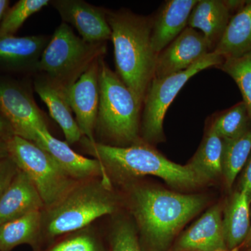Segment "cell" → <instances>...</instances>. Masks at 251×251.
Listing matches in <instances>:
<instances>
[{"label":"cell","instance_id":"obj_18","mask_svg":"<svg viewBox=\"0 0 251 251\" xmlns=\"http://www.w3.org/2000/svg\"><path fill=\"white\" fill-rule=\"evenodd\" d=\"M226 0H199L188 19V27L201 31L214 52L230 20Z\"/></svg>","mask_w":251,"mask_h":251},{"label":"cell","instance_id":"obj_23","mask_svg":"<svg viewBox=\"0 0 251 251\" xmlns=\"http://www.w3.org/2000/svg\"><path fill=\"white\" fill-rule=\"evenodd\" d=\"M223 150L224 140L210 126L197 152L188 164L202 182L222 174Z\"/></svg>","mask_w":251,"mask_h":251},{"label":"cell","instance_id":"obj_30","mask_svg":"<svg viewBox=\"0 0 251 251\" xmlns=\"http://www.w3.org/2000/svg\"><path fill=\"white\" fill-rule=\"evenodd\" d=\"M18 171L17 166L9 156L0 158V199L12 182Z\"/></svg>","mask_w":251,"mask_h":251},{"label":"cell","instance_id":"obj_35","mask_svg":"<svg viewBox=\"0 0 251 251\" xmlns=\"http://www.w3.org/2000/svg\"><path fill=\"white\" fill-rule=\"evenodd\" d=\"M244 244H245L246 247H251V220L250 229H249V234H248L247 239H246L245 242H244Z\"/></svg>","mask_w":251,"mask_h":251},{"label":"cell","instance_id":"obj_26","mask_svg":"<svg viewBox=\"0 0 251 251\" xmlns=\"http://www.w3.org/2000/svg\"><path fill=\"white\" fill-rule=\"evenodd\" d=\"M217 68L226 73L237 84L251 119V51L237 58L224 59Z\"/></svg>","mask_w":251,"mask_h":251},{"label":"cell","instance_id":"obj_14","mask_svg":"<svg viewBox=\"0 0 251 251\" xmlns=\"http://www.w3.org/2000/svg\"><path fill=\"white\" fill-rule=\"evenodd\" d=\"M198 0H168L153 18L151 42L158 54L187 27L190 15Z\"/></svg>","mask_w":251,"mask_h":251},{"label":"cell","instance_id":"obj_19","mask_svg":"<svg viewBox=\"0 0 251 251\" xmlns=\"http://www.w3.org/2000/svg\"><path fill=\"white\" fill-rule=\"evenodd\" d=\"M48 44L44 36H0V65L11 69L37 67Z\"/></svg>","mask_w":251,"mask_h":251},{"label":"cell","instance_id":"obj_24","mask_svg":"<svg viewBox=\"0 0 251 251\" xmlns=\"http://www.w3.org/2000/svg\"><path fill=\"white\" fill-rule=\"evenodd\" d=\"M224 140L223 174L227 188H232L251 153V128L234 139Z\"/></svg>","mask_w":251,"mask_h":251},{"label":"cell","instance_id":"obj_29","mask_svg":"<svg viewBox=\"0 0 251 251\" xmlns=\"http://www.w3.org/2000/svg\"><path fill=\"white\" fill-rule=\"evenodd\" d=\"M111 251H143L134 227L129 223L117 224L112 234Z\"/></svg>","mask_w":251,"mask_h":251},{"label":"cell","instance_id":"obj_3","mask_svg":"<svg viewBox=\"0 0 251 251\" xmlns=\"http://www.w3.org/2000/svg\"><path fill=\"white\" fill-rule=\"evenodd\" d=\"M110 191L102 177L78 181L58 202L42 211L41 241L54 242L112 214L116 202Z\"/></svg>","mask_w":251,"mask_h":251},{"label":"cell","instance_id":"obj_1","mask_svg":"<svg viewBox=\"0 0 251 251\" xmlns=\"http://www.w3.org/2000/svg\"><path fill=\"white\" fill-rule=\"evenodd\" d=\"M117 74L143 107L144 99L154 77L157 54L151 42L153 17L127 10L109 11Z\"/></svg>","mask_w":251,"mask_h":251},{"label":"cell","instance_id":"obj_4","mask_svg":"<svg viewBox=\"0 0 251 251\" xmlns=\"http://www.w3.org/2000/svg\"><path fill=\"white\" fill-rule=\"evenodd\" d=\"M88 152L100 162L105 171L111 170L128 175H153L176 186H195L202 181L191 167L176 164L151 147L140 143L127 147L90 143L83 137Z\"/></svg>","mask_w":251,"mask_h":251},{"label":"cell","instance_id":"obj_13","mask_svg":"<svg viewBox=\"0 0 251 251\" xmlns=\"http://www.w3.org/2000/svg\"><path fill=\"white\" fill-rule=\"evenodd\" d=\"M64 23L74 26L89 44H100L111 39V29L103 10L80 0L53 1Z\"/></svg>","mask_w":251,"mask_h":251},{"label":"cell","instance_id":"obj_34","mask_svg":"<svg viewBox=\"0 0 251 251\" xmlns=\"http://www.w3.org/2000/svg\"><path fill=\"white\" fill-rule=\"evenodd\" d=\"M8 156L6 143L4 140L0 139V158Z\"/></svg>","mask_w":251,"mask_h":251},{"label":"cell","instance_id":"obj_27","mask_svg":"<svg viewBox=\"0 0 251 251\" xmlns=\"http://www.w3.org/2000/svg\"><path fill=\"white\" fill-rule=\"evenodd\" d=\"M50 2L49 0H20L8 10L0 23V36H14L28 18Z\"/></svg>","mask_w":251,"mask_h":251},{"label":"cell","instance_id":"obj_11","mask_svg":"<svg viewBox=\"0 0 251 251\" xmlns=\"http://www.w3.org/2000/svg\"><path fill=\"white\" fill-rule=\"evenodd\" d=\"M209 53L210 47L202 33L186 27L157 54L153 77L161 78L184 72Z\"/></svg>","mask_w":251,"mask_h":251},{"label":"cell","instance_id":"obj_8","mask_svg":"<svg viewBox=\"0 0 251 251\" xmlns=\"http://www.w3.org/2000/svg\"><path fill=\"white\" fill-rule=\"evenodd\" d=\"M224 59L214 52L208 54L184 72L168 76L153 77L143 102L142 132L148 142L161 141L163 121L167 110L185 84L198 73L211 67H218Z\"/></svg>","mask_w":251,"mask_h":251},{"label":"cell","instance_id":"obj_9","mask_svg":"<svg viewBox=\"0 0 251 251\" xmlns=\"http://www.w3.org/2000/svg\"><path fill=\"white\" fill-rule=\"evenodd\" d=\"M0 114L15 135L34 143L37 128L47 126L34 99L14 82L0 81Z\"/></svg>","mask_w":251,"mask_h":251},{"label":"cell","instance_id":"obj_33","mask_svg":"<svg viewBox=\"0 0 251 251\" xmlns=\"http://www.w3.org/2000/svg\"><path fill=\"white\" fill-rule=\"evenodd\" d=\"M9 1L8 0H0V23L2 21L5 15L8 11L9 7Z\"/></svg>","mask_w":251,"mask_h":251},{"label":"cell","instance_id":"obj_5","mask_svg":"<svg viewBox=\"0 0 251 251\" xmlns=\"http://www.w3.org/2000/svg\"><path fill=\"white\" fill-rule=\"evenodd\" d=\"M99 105L97 126L117 147L140 143V106L130 89L102 57L99 65Z\"/></svg>","mask_w":251,"mask_h":251},{"label":"cell","instance_id":"obj_16","mask_svg":"<svg viewBox=\"0 0 251 251\" xmlns=\"http://www.w3.org/2000/svg\"><path fill=\"white\" fill-rule=\"evenodd\" d=\"M44 209V202L34 183L24 172L18 169L0 199V225Z\"/></svg>","mask_w":251,"mask_h":251},{"label":"cell","instance_id":"obj_10","mask_svg":"<svg viewBox=\"0 0 251 251\" xmlns=\"http://www.w3.org/2000/svg\"><path fill=\"white\" fill-rule=\"evenodd\" d=\"M100 59H96L76 81L64 87L81 133L92 143H96L94 133L99 112Z\"/></svg>","mask_w":251,"mask_h":251},{"label":"cell","instance_id":"obj_31","mask_svg":"<svg viewBox=\"0 0 251 251\" xmlns=\"http://www.w3.org/2000/svg\"><path fill=\"white\" fill-rule=\"evenodd\" d=\"M239 190L247 193L249 201L251 203V153L244 166V172L240 180Z\"/></svg>","mask_w":251,"mask_h":251},{"label":"cell","instance_id":"obj_17","mask_svg":"<svg viewBox=\"0 0 251 251\" xmlns=\"http://www.w3.org/2000/svg\"><path fill=\"white\" fill-rule=\"evenodd\" d=\"M35 90L45 103L51 117L62 128L68 144L80 141L82 135L68 101L63 86L51 79L36 80Z\"/></svg>","mask_w":251,"mask_h":251},{"label":"cell","instance_id":"obj_15","mask_svg":"<svg viewBox=\"0 0 251 251\" xmlns=\"http://www.w3.org/2000/svg\"><path fill=\"white\" fill-rule=\"evenodd\" d=\"M214 251H228L219 206L211 208L188 229L176 243L173 250Z\"/></svg>","mask_w":251,"mask_h":251},{"label":"cell","instance_id":"obj_6","mask_svg":"<svg viewBox=\"0 0 251 251\" xmlns=\"http://www.w3.org/2000/svg\"><path fill=\"white\" fill-rule=\"evenodd\" d=\"M5 143L8 156L34 183L44 202V209L58 202L78 182L35 143L15 135Z\"/></svg>","mask_w":251,"mask_h":251},{"label":"cell","instance_id":"obj_12","mask_svg":"<svg viewBox=\"0 0 251 251\" xmlns=\"http://www.w3.org/2000/svg\"><path fill=\"white\" fill-rule=\"evenodd\" d=\"M34 143L49 153L63 171L75 181L102 177L104 182L110 186L108 175L100 161L75 152L67 142L57 139L51 135L47 126L37 128Z\"/></svg>","mask_w":251,"mask_h":251},{"label":"cell","instance_id":"obj_32","mask_svg":"<svg viewBox=\"0 0 251 251\" xmlns=\"http://www.w3.org/2000/svg\"><path fill=\"white\" fill-rule=\"evenodd\" d=\"M14 135L11 126L0 114V139L6 141Z\"/></svg>","mask_w":251,"mask_h":251},{"label":"cell","instance_id":"obj_7","mask_svg":"<svg viewBox=\"0 0 251 251\" xmlns=\"http://www.w3.org/2000/svg\"><path fill=\"white\" fill-rule=\"evenodd\" d=\"M103 52L100 44L86 42L63 22L46 46L36 68L51 80L67 87Z\"/></svg>","mask_w":251,"mask_h":251},{"label":"cell","instance_id":"obj_36","mask_svg":"<svg viewBox=\"0 0 251 251\" xmlns=\"http://www.w3.org/2000/svg\"></svg>","mask_w":251,"mask_h":251},{"label":"cell","instance_id":"obj_22","mask_svg":"<svg viewBox=\"0 0 251 251\" xmlns=\"http://www.w3.org/2000/svg\"><path fill=\"white\" fill-rule=\"evenodd\" d=\"M250 204L247 193L239 190L234 193L226 208L223 227L229 251H237L247 239L251 227Z\"/></svg>","mask_w":251,"mask_h":251},{"label":"cell","instance_id":"obj_20","mask_svg":"<svg viewBox=\"0 0 251 251\" xmlns=\"http://www.w3.org/2000/svg\"><path fill=\"white\" fill-rule=\"evenodd\" d=\"M251 51V0L231 17L214 53L224 59L237 58Z\"/></svg>","mask_w":251,"mask_h":251},{"label":"cell","instance_id":"obj_2","mask_svg":"<svg viewBox=\"0 0 251 251\" xmlns=\"http://www.w3.org/2000/svg\"><path fill=\"white\" fill-rule=\"evenodd\" d=\"M205 199L158 188L141 187L131 195L132 211L144 239L153 251H164L183 226L197 214Z\"/></svg>","mask_w":251,"mask_h":251},{"label":"cell","instance_id":"obj_21","mask_svg":"<svg viewBox=\"0 0 251 251\" xmlns=\"http://www.w3.org/2000/svg\"><path fill=\"white\" fill-rule=\"evenodd\" d=\"M42 211H35L0 225V251H11L22 244L36 249L41 242Z\"/></svg>","mask_w":251,"mask_h":251},{"label":"cell","instance_id":"obj_25","mask_svg":"<svg viewBox=\"0 0 251 251\" xmlns=\"http://www.w3.org/2000/svg\"><path fill=\"white\" fill-rule=\"evenodd\" d=\"M251 122L247 106L242 101L216 115L211 127L223 140H230L245 133Z\"/></svg>","mask_w":251,"mask_h":251},{"label":"cell","instance_id":"obj_28","mask_svg":"<svg viewBox=\"0 0 251 251\" xmlns=\"http://www.w3.org/2000/svg\"><path fill=\"white\" fill-rule=\"evenodd\" d=\"M43 251H105L100 239L88 227L63 236Z\"/></svg>","mask_w":251,"mask_h":251}]
</instances>
